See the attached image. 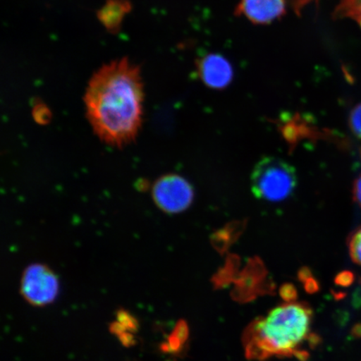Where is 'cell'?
Returning a JSON list of instances; mask_svg holds the SVG:
<instances>
[{"instance_id":"6da1fadb","label":"cell","mask_w":361,"mask_h":361,"mask_svg":"<svg viewBox=\"0 0 361 361\" xmlns=\"http://www.w3.org/2000/svg\"><path fill=\"white\" fill-rule=\"evenodd\" d=\"M140 68L128 58L104 66L90 80L84 103L94 135L106 145L123 147L137 138L143 120Z\"/></svg>"},{"instance_id":"7a4b0ae2","label":"cell","mask_w":361,"mask_h":361,"mask_svg":"<svg viewBox=\"0 0 361 361\" xmlns=\"http://www.w3.org/2000/svg\"><path fill=\"white\" fill-rule=\"evenodd\" d=\"M313 310L305 303H286L252 322L243 336L248 360L263 361L273 356L308 359L302 350L305 343L315 345L318 338L311 334Z\"/></svg>"},{"instance_id":"3957f363","label":"cell","mask_w":361,"mask_h":361,"mask_svg":"<svg viewBox=\"0 0 361 361\" xmlns=\"http://www.w3.org/2000/svg\"><path fill=\"white\" fill-rule=\"evenodd\" d=\"M295 169L287 161L266 157L255 166L251 188L256 197L269 202H281L292 195L297 186Z\"/></svg>"},{"instance_id":"277c9868","label":"cell","mask_w":361,"mask_h":361,"mask_svg":"<svg viewBox=\"0 0 361 361\" xmlns=\"http://www.w3.org/2000/svg\"><path fill=\"white\" fill-rule=\"evenodd\" d=\"M60 292V283L54 271L43 264H32L23 272L20 295L35 307L53 303Z\"/></svg>"},{"instance_id":"5b68a950","label":"cell","mask_w":361,"mask_h":361,"mask_svg":"<svg viewBox=\"0 0 361 361\" xmlns=\"http://www.w3.org/2000/svg\"><path fill=\"white\" fill-rule=\"evenodd\" d=\"M152 196L155 204L166 214L182 213L190 207L194 192L192 185L177 174H168L153 184Z\"/></svg>"},{"instance_id":"8992f818","label":"cell","mask_w":361,"mask_h":361,"mask_svg":"<svg viewBox=\"0 0 361 361\" xmlns=\"http://www.w3.org/2000/svg\"><path fill=\"white\" fill-rule=\"evenodd\" d=\"M197 72L207 87L214 89L227 87L233 79L231 63L219 54H209L197 62Z\"/></svg>"},{"instance_id":"52a82bcc","label":"cell","mask_w":361,"mask_h":361,"mask_svg":"<svg viewBox=\"0 0 361 361\" xmlns=\"http://www.w3.org/2000/svg\"><path fill=\"white\" fill-rule=\"evenodd\" d=\"M286 11V0H241L236 13L255 24L266 25L279 19Z\"/></svg>"},{"instance_id":"ba28073f","label":"cell","mask_w":361,"mask_h":361,"mask_svg":"<svg viewBox=\"0 0 361 361\" xmlns=\"http://www.w3.org/2000/svg\"><path fill=\"white\" fill-rule=\"evenodd\" d=\"M128 7L125 0H112L102 8L100 19L108 29L114 30L118 27Z\"/></svg>"},{"instance_id":"9c48e42d","label":"cell","mask_w":361,"mask_h":361,"mask_svg":"<svg viewBox=\"0 0 361 361\" xmlns=\"http://www.w3.org/2000/svg\"><path fill=\"white\" fill-rule=\"evenodd\" d=\"M336 19H349L358 23L361 28V0H340L335 11Z\"/></svg>"},{"instance_id":"30bf717a","label":"cell","mask_w":361,"mask_h":361,"mask_svg":"<svg viewBox=\"0 0 361 361\" xmlns=\"http://www.w3.org/2000/svg\"><path fill=\"white\" fill-rule=\"evenodd\" d=\"M116 320L132 333H137L139 331V322L137 318L129 311L124 309H119L116 311Z\"/></svg>"},{"instance_id":"8fae6325","label":"cell","mask_w":361,"mask_h":361,"mask_svg":"<svg viewBox=\"0 0 361 361\" xmlns=\"http://www.w3.org/2000/svg\"><path fill=\"white\" fill-rule=\"evenodd\" d=\"M349 251L352 260L361 266V228L350 238Z\"/></svg>"},{"instance_id":"7c38bea8","label":"cell","mask_w":361,"mask_h":361,"mask_svg":"<svg viewBox=\"0 0 361 361\" xmlns=\"http://www.w3.org/2000/svg\"><path fill=\"white\" fill-rule=\"evenodd\" d=\"M349 125L352 132L356 137L361 139V104H359L351 111L349 117Z\"/></svg>"},{"instance_id":"4fadbf2b","label":"cell","mask_w":361,"mask_h":361,"mask_svg":"<svg viewBox=\"0 0 361 361\" xmlns=\"http://www.w3.org/2000/svg\"><path fill=\"white\" fill-rule=\"evenodd\" d=\"M279 295H281V299L286 301V303H293V302H296L298 299L296 288L290 283L283 284L279 288Z\"/></svg>"},{"instance_id":"5bb4252c","label":"cell","mask_w":361,"mask_h":361,"mask_svg":"<svg viewBox=\"0 0 361 361\" xmlns=\"http://www.w3.org/2000/svg\"><path fill=\"white\" fill-rule=\"evenodd\" d=\"M173 334L183 345L186 344L189 337L188 323L183 319L179 320V322L176 324Z\"/></svg>"},{"instance_id":"9a60e30c","label":"cell","mask_w":361,"mask_h":361,"mask_svg":"<svg viewBox=\"0 0 361 361\" xmlns=\"http://www.w3.org/2000/svg\"><path fill=\"white\" fill-rule=\"evenodd\" d=\"M117 338H119L121 344L126 347V348H130V347H133L137 344V340H135L134 333L130 331H126Z\"/></svg>"},{"instance_id":"2e32d148","label":"cell","mask_w":361,"mask_h":361,"mask_svg":"<svg viewBox=\"0 0 361 361\" xmlns=\"http://www.w3.org/2000/svg\"><path fill=\"white\" fill-rule=\"evenodd\" d=\"M353 276L349 272H343L338 275L336 279V283L341 286H348L352 282Z\"/></svg>"},{"instance_id":"e0dca14e","label":"cell","mask_w":361,"mask_h":361,"mask_svg":"<svg viewBox=\"0 0 361 361\" xmlns=\"http://www.w3.org/2000/svg\"><path fill=\"white\" fill-rule=\"evenodd\" d=\"M304 284L305 291L310 293V295H314V293L319 290V284L313 277L306 281Z\"/></svg>"},{"instance_id":"ac0fdd59","label":"cell","mask_w":361,"mask_h":361,"mask_svg":"<svg viewBox=\"0 0 361 361\" xmlns=\"http://www.w3.org/2000/svg\"><path fill=\"white\" fill-rule=\"evenodd\" d=\"M109 331L112 335L117 337L121 335V334L128 331V329H126L120 322H117V320L110 324Z\"/></svg>"},{"instance_id":"d6986e66","label":"cell","mask_w":361,"mask_h":361,"mask_svg":"<svg viewBox=\"0 0 361 361\" xmlns=\"http://www.w3.org/2000/svg\"><path fill=\"white\" fill-rule=\"evenodd\" d=\"M354 197L356 202L361 207V175L356 179L354 185Z\"/></svg>"},{"instance_id":"ffe728a7","label":"cell","mask_w":361,"mask_h":361,"mask_svg":"<svg viewBox=\"0 0 361 361\" xmlns=\"http://www.w3.org/2000/svg\"><path fill=\"white\" fill-rule=\"evenodd\" d=\"M312 272L309 268H302L298 274V278H299L301 282L305 283L308 281L309 279L312 278Z\"/></svg>"},{"instance_id":"44dd1931","label":"cell","mask_w":361,"mask_h":361,"mask_svg":"<svg viewBox=\"0 0 361 361\" xmlns=\"http://www.w3.org/2000/svg\"><path fill=\"white\" fill-rule=\"evenodd\" d=\"M310 1H311V0H296V7L298 8L303 7L307 3Z\"/></svg>"}]
</instances>
